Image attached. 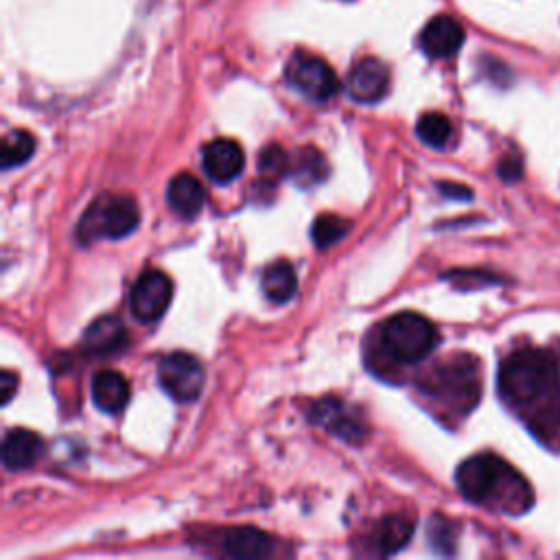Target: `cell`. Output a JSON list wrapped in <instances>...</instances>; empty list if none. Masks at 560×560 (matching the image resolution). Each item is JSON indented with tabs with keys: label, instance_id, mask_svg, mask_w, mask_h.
<instances>
[{
	"label": "cell",
	"instance_id": "1",
	"mask_svg": "<svg viewBox=\"0 0 560 560\" xmlns=\"http://www.w3.org/2000/svg\"><path fill=\"white\" fill-rule=\"evenodd\" d=\"M497 383L508 405L532 411L529 420L538 431L542 422H560V376L556 359L547 350H514L503 359Z\"/></svg>",
	"mask_w": 560,
	"mask_h": 560
},
{
	"label": "cell",
	"instance_id": "19",
	"mask_svg": "<svg viewBox=\"0 0 560 560\" xmlns=\"http://www.w3.org/2000/svg\"><path fill=\"white\" fill-rule=\"evenodd\" d=\"M291 171L300 186H313V184H319L326 179L328 162L319 149L304 147L298 151V155L291 164Z\"/></svg>",
	"mask_w": 560,
	"mask_h": 560
},
{
	"label": "cell",
	"instance_id": "4",
	"mask_svg": "<svg viewBox=\"0 0 560 560\" xmlns=\"http://www.w3.org/2000/svg\"><path fill=\"white\" fill-rule=\"evenodd\" d=\"M140 221V210L133 197L120 195L98 197L79 221V241L92 243L96 238H122L136 230Z\"/></svg>",
	"mask_w": 560,
	"mask_h": 560
},
{
	"label": "cell",
	"instance_id": "23",
	"mask_svg": "<svg viewBox=\"0 0 560 560\" xmlns=\"http://www.w3.org/2000/svg\"><path fill=\"white\" fill-rule=\"evenodd\" d=\"M350 232V221L337 214H322L313 221L311 238L317 247H330Z\"/></svg>",
	"mask_w": 560,
	"mask_h": 560
},
{
	"label": "cell",
	"instance_id": "3",
	"mask_svg": "<svg viewBox=\"0 0 560 560\" xmlns=\"http://www.w3.org/2000/svg\"><path fill=\"white\" fill-rule=\"evenodd\" d=\"M387 354L398 363H418L435 346V326L420 313L402 311L392 315L381 332Z\"/></svg>",
	"mask_w": 560,
	"mask_h": 560
},
{
	"label": "cell",
	"instance_id": "18",
	"mask_svg": "<svg viewBox=\"0 0 560 560\" xmlns=\"http://www.w3.org/2000/svg\"><path fill=\"white\" fill-rule=\"evenodd\" d=\"M262 291L271 302H289L298 291L295 269L287 260H273L262 271Z\"/></svg>",
	"mask_w": 560,
	"mask_h": 560
},
{
	"label": "cell",
	"instance_id": "13",
	"mask_svg": "<svg viewBox=\"0 0 560 560\" xmlns=\"http://www.w3.org/2000/svg\"><path fill=\"white\" fill-rule=\"evenodd\" d=\"M129 335L125 324L114 315H103L94 319L83 332V348L94 357L116 354L127 348Z\"/></svg>",
	"mask_w": 560,
	"mask_h": 560
},
{
	"label": "cell",
	"instance_id": "12",
	"mask_svg": "<svg viewBox=\"0 0 560 560\" xmlns=\"http://www.w3.org/2000/svg\"><path fill=\"white\" fill-rule=\"evenodd\" d=\"M245 155L236 140L217 138L203 147V171L217 184H228L243 171Z\"/></svg>",
	"mask_w": 560,
	"mask_h": 560
},
{
	"label": "cell",
	"instance_id": "16",
	"mask_svg": "<svg viewBox=\"0 0 560 560\" xmlns=\"http://www.w3.org/2000/svg\"><path fill=\"white\" fill-rule=\"evenodd\" d=\"M166 201L177 214L190 219L201 210L206 201V190L197 177H192L190 173H179L166 186Z\"/></svg>",
	"mask_w": 560,
	"mask_h": 560
},
{
	"label": "cell",
	"instance_id": "5",
	"mask_svg": "<svg viewBox=\"0 0 560 560\" xmlns=\"http://www.w3.org/2000/svg\"><path fill=\"white\" fill-rule=\"evenodd\" d=\"M481 383L477 363L470 357H455L435 372L433 394L457 411H470L479 400Z\"/></svg>",
	"mask_w": 560,
	"mask_h": 560
},
{
	"label": "cell",
	"instance_id": "24",
	"mask_svg": "<svg viewBox=\"0 0 560 560\" xmlns=\"http://www.w3.org/2000/svg\"><path fill=\"white\" fill-rule=\"evenodd\" d=\"M289 168H291V160L278 144H269L260 151L258 171H260L262 179H269V182L282 179Z\"/></svg>",
	"mask_w": 560,
	"mask_h": 560
},
{
	"label": "cell",
	"instance_id": "9",
	"mask_svg": "<svg viewBox=\"0 0 560 560\" xmlns=\"http://www.w3.org/2000/svg\"><path fill=\"white\" fill-rule=\"evenodd\" d=\"M311 420L348 442H359L368 433V429H365L363 420L357 416V411L339 398L317 400L311 409Z\"/></svg>",
	"mask_w": 560,
	"mask_h": 560
},
{
	"label": "cell",
	"instance_id": "14",
	"mask_svg": "<svg viewBox=\"0 0 560 560\" xmlns=\"http://www.w3.org/2000/svg\"><path fill=\"white\" fill-rule=\"evenodd\" d=\"M44 453V440L28 429H9L2 440V464L7 470L31 468Z\"/></svg>",
	"mask_w": 560,
	"mask_h": 560
},
{
	"label": "cell",
	"instance_id": "27",
	"mask_svg": "<svg viewBox=\"0 0 560 560\" xmlns=\"http://www.w3.org/2000/svg\"><path fill=\"white\" fill-rule=\"evenodd\" d=\"M13 392H15V374L9 372V370H4V372H2V396H0L2 405H7V402L11 400Z\"/></svg>",
	"mask_w": 560,
	"mask_h": 560
},
{
	"label": "cell",
	"instance_id": "8",
	"mask_svg": "<svg viewBox=\"0 0 560 560\" xmlns=\"http://www.w3.org/2000/svg\"><path fill=\"white\" fill-rule=\"evenodd\" d=\"M173 282L164 271L149 269L131 287L129 308L136 319L151 324L158 322L171 304Z\"/></svg>",
	"mask_w": 560,
	"mask_h": 560
},
{
	"label": "cell",
	"instance_id": "26",
	"mask_svg": "<svg viewBox=\"0 0 560 560\" xmlns=\"http://www.w3.org/2000/svg\"><path fill=\"white\" fill-rule=\"evenodd\" d=\"M440 190L446 195V197H453V199H470L472 192L470 188L462 186V184H453V182H442L440 184Z\"/></svg>",
	"mask_w": 560,
	"mask_h": 560
},
{
	"label": "cell",
	"instance_id": "10",
	"mask_svg": "<svg viewBox=\"0 0 560 560\" xmlns=\"http://www.w3.org/2000/svg\"><path fill=\"white\" fill-rule=\"evenodd\" d=\"M389 88V70L376 57H365L354 63L348 74V94L357 103H376Z\"/></svg>",
	"mask_w": 560,
	"mask_h": 560
},
{
	"label": "cell",
	"instance_id": "25",
	"mask_svg": "<svg viewBox=\"0 0 560 560\" xmlns=\"http://www.w3.org/2000/svg\"><path fill=\"white\" fill-rule=\"evenodd\" d=\"M523 173V162L518 155H505L499 164V175L505 179V182H514L518 179Z\"/></svg>",
	"mask_w": 560,
	"mask_h": 560
},
{
	"label": "cell",
	"instance_id": "2",
	"mask_svg": "<svg viewBox=\"0 0 560 560\" xmlns=\"http://www.w3.org/2000/svg\"><path fill=\"white\" fill-rule=\"evenodd\" d=\"M459 492L479 505H501L508 512H521L532 505L527 481L505 459L481 453L464 459L455 472Z\"/></svg>",
	"mask_w": 560,
	"mask_h": 560
},
{
	"label": "cell",
	"instance_id": "11",
	"mask_svg": "<svg viewBox=\"0 0 560 560\" xmlns=\"http://www.w3.org/2000/svg\"><path fill=\"white\" fill-rule=\"evenodd\" d=\"M464 44V28L451 15H435L420 33V48L431 59H444L455 55Z\"/></svg>",
	"mask_w": 560,
	"mask_h": 560
},
{
	"label": "cell",
	"instance_id": "15",
	"mask_svg": "<svg viewBox=\"0 0 560 560\" xmlns=\"http://www.w3.org/2000/svg\"><path fill=\"white\" fill-rule=\"evenodd\" d=\"M90 394L94 405L105 413H118L129 400V383L114 370H101L92 376Z\"/></svg>",
	"mask_w": 560,
	"mask_h": 560
},
{
	"label": "cell",
	"instance_id": "17",
	"mask_svg": "<svg viewBox=\"0 0 560 560\" xmlns=\"http://www.w3.org/2000/svg\"><path fill=\"white\" fill-rule=\"evenodd\" d=\"M223 547L230 556H236V558H260L271 553L273 542L265 532L245 525V527L228 529L223 538Z\"/></svg>",
	"mask_w": 560,
	"mask_h": 560
},
{
	"label": "cell",
	"instance_id": "20",
	"mask_svg": "<svg viewBox=\"0 0 560 560\" xmlns=\"http://www.w3.org/2000/svg\"><path fill=\"white\" fill-rule=\"evenodd\" d=\"M413 534V525L411 521H407L405 516L400 514H394V516H387L381 521V525L376 527V547L378 551L383 553H396L398 549H402L409 538Z\"/></svg>",
	"mask_w": 560,
	"mask_h": 560
},
{
	"label": "cell",
	"instance_id": "21",
	"mask_svg": "<svg viewBox=\"0 0 560 560\" xmlns=\"http://www.w3.org/2000/svg\"><path fill=\"white\" fill-rule=\"evenodd\" d=\"M418 138L429 147H444L453 133L451 120L440 112H427L416 125Z\"/></svg>",
	"mask_w": 560,
	"mask_h": 560
},
{
	"label": "cell",
	"instance_id": "22",
	"mask_svg": "<svg viewBox=\"0 0 560 560\" xmlns=\"http://www.w3.org/2000/svg\"><path fill=\"white\" fill-rule=\"evenodd\" d=\"M35 151V138L24 129H13L2 140V166L11 168L31 158Z\"/></svg>",
	"mask_w": 560,
	"mask_h": 560
},
{
	"label": "cell",
	"instance_id": "7",
	"mask_svg": "<svg viewBox=\"0 0 560 560\" xmlns=\"http://www.w3.org/2000/svg\"><path fill=\"white\" fill-rule=\"evenodd\" d=\"M158 381L171 398L190 402L201 394L203 368L199 359L188 352H171L158 363Z\"/></svg>",
	"mask_w": 560,
	"mask_h": 560
},
{
	"label": "cell",
	"instance_id": "6",
	"mask_svg": "<svg viewBox=\"0 0 560 560\" xmlns=\"http://www.w3.org/2000/svg\"><path fill=\"white\" fill-rule=\"evenodd\" d=\"M284 77L300 94L315 103H324L339 92V79L335 70L322 57L304 50H298L289 57Z\"/></svg>",
	"mask_w": 560,
	"mask_h": 560
}]
</instances>
